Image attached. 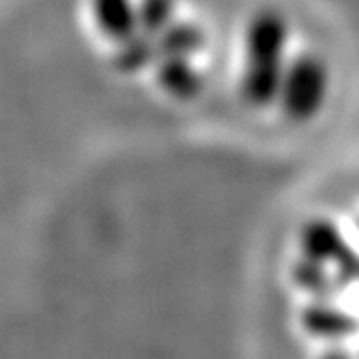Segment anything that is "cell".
<instances>
[{"instance_id":"1","label":"cell","mask_w":359,"mask_h":359,"mask_svg":"<svg viewBox=\"0 0 359 359\" xmlns=\"http://www.w3.org/2000/svg\"><path fill=\"white\" fill-rule=\"evenodd\" d=\"M287 42V25L282 14L259 13L248 26L245 34V70L242 94L254 106H269L280 98L283 52Z\"/></svg>"},{"instance_id":"2","label":"cell","mask_w":359,"mask_h":359,"mask_svg":"<svg viewBox=\"0 0 359 359\" xmlns=\"http://www.w3.org/2000/svg\"><path fill=\"white\" fill-rule=\"evenodd\" d=\"M327 92V70L318 56L304 54L285 68L280 100L292 120L306 122L318 114Z\"/></svg>"},{"instance_id":"3","label":"cell","mask_w":359,"mask_h":359,"mask_svg":"<svg viewBox=\"0 0 359 359\" xmlns=\"http://www.w3.org/2000/svg\"><path fill=\"white\" fill-rule=\"evenodd\" d=\"M302 245L306 256L320 264L327 259H335L339 264L349 252V245L341 240L337 228L332 222H323V219L309 222L302 236Z\"/></svg>"},{"instance_id":"4","label":"cell","mask_w":359,"mask_h":359,"mask_svg":"<svg viewBox=\"0 0 359 359\" xmlns=\"http://www.w3.org/2000/svg\"><path fill=\"white\" fill-rule=\"evenodd\" d=\"M306 323L309 330L320 332V334H347L355 327V323L351 318H347L346 313H339L335 309L313 308L306 313Z\"/></svg>"},{"instance_id":"5","label":"cell","mask_w":359,"mask_h":359,"mask_svg":"<svg viewBox=\"0 0 359 359\" xmlns=\"http://www.w3.org/2000/svg\"><path fill=\"white\" fill-rule=\"evenodd\" d=\"M325 359H349V358H347L346 353H337V351H335V353H330Z\"/></svg>"}]
</instances>
